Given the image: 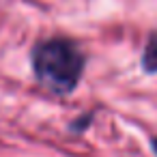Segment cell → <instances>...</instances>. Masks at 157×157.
<instances>
[{"label":"cell","instance_id":"cell-2","mask_svg":"<svg viewBox=\"0 0 157 157\" xmlns=\"http://www.w3.org/2000/svg\"><path fill=\"white\" fill-rule=\"evenodd\" d=\"M142 69L148 73H157V33L151 35L144 54H142Z\"/></svg>","mask_w":157,"mask_h":157},{"label":"cell","instance_id":"cell-3","mask_svg":"<svg viewBox=\"0 0 157 157\" xmlns=\"http://www.w3.org/2000/svg\"><path fill=\"white\" fill-rule=\"evenodd\" d=\"M153 151H155V153H157V138H155V140H153Z\"/></svg>","mask_w":157,"mask_h":157},{"label":"cell","instance_id":"cell-1","mask_svg":"<svg viewBox=\"0 0 157 157\" xmlns=\"http://www.w3.org/2000/svg\"><path fill=\"white\" fill-rule=\"evenodd\" d=\"M86 58L69 39H48L33 50V69L37 80L54 93H71L84 71Z\"/></svg>","mask_w":157,"mask_h":157}]
</instances>
